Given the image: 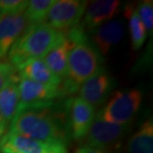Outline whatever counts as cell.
Wrapping results in <instances>:
<instances>
[{"mask_svg":"<svg viewBox=\"0 0 153 153\" xmlns=\"http://www.w3.org/2000/svg\"><path fill=\"white\" fill-rule=\"evenodd\" d=\"M124 15L128 20V29H129L132 49L133 50H138L144 44L147 32H146L144 25L140 20L138 14L136 12V9L133 7V5L127 4L125 6Z\"/></svg>","mask_w":153,"mask_h":153,"instance_id":"cell-18","label":"cell"},{"mask_svg":"<svg viewBox=\"0 0 153 153\" xmlns=\"http://www.w3.org/2000/svg\"><path fill=\"white\" fill-rule=\"evenodd\" d=\"M87 3L79 0H55L46 17V23L59 32H68L78 26Z\"/></svg>","mask_w":153,"mask_h":153,"instance_id":"cell-5","label":"cell"},{"mask_svg":"<svg viewBox=\"0 0 153 153\" xmlns=\"http://www.w3.org/2000/svg\"><path fill=\"white\" fill-rule=\"evenodd\" d=\"M55 0H30L25 9V14L31 25L44 23L48 12Z\"/></svg>","mask_w":153,"mask_h":153,"instance_id":"cell-19","label":"cell"},{"mask_svg":"<svg viewBox=\"0 0 153 153\" xmlns=\"http://www.w3.org/2000/svg\"><path fill=\"white\" fill-rule=\"evenodd\" d=\"M91 32L94 46L100 54L105 55L123 38L124 24L120 19L106 21Z\"/></svg>","mask_w":153,"mask_h":153,"instance_id":"cell-12","label":"cell"},{"mask_svg":"<svg viewBox=\"0 0 153 153\" xmlns=\"http://www.w3.org/2000/svg\"><path fill=\"white\" fill-rule=\"evenodd\" d=\"M19 88V105L17 111L27 108H40L52 103V100L59 97V88L39 84L32 79L20 76L18 82Z\"/></svg>","mask_w":153,"mask_h":153,"instance_id":"cell-8","label":"cell"},{"mask_svg":"<svg viewBox=\"0 0 153 153\" xmlns=\"http://www.w3.org/2000/svg\"><path fill=\"white\" fill-rule=\"evenodd\" d=\"M127 153H153V123L147 119L131 136L127 145Z\"/></svg>","mask_w":153,"mask_h":153,"instance_id":"cell-17","label":"cell"},{"mask_svg":"<svg viewBox=\"0 0 153 153\" xmlns=\"http://www.w3.org/2000/svg\"><path fill=\"white\" fill-rule=\"evenodd\" d=\"M17 71H19L20 76L54 88H59L62 84V81L50 71L43 59L30 60L17 69Z\"/></svg>","mask_w":153,"mask_h":153,"instance_id":"cell-15","label":"cell"},{"mask_svg":"<svg viewBox=\"0 0 153 153\" xmlns=\"http://www.w3.org/2000/svg\"><path fill=\"white\" fill-rule=\"evenodd\" d=\"M16 71L10 63L0 61V90L10 82H19L20 76L16 75Z\"/></svg>","mask_w":153,"mask_h":153,"instance_id":"cell-21","label":"cell"},{"mask_svg":"<svg viewBox=\"0 0 153 153\" xmlns=\"http://www.w3.org/2000/svg\"><path fill=\"white\" fill-rule=\"evenodd\" d=\"M120 2L116 0H97L91 1L85 11L82 27L84 30L93 31L97 27L111 19L118 12Z\"/></svg>","mask_w":153,"mask_h":153,"instance_id":"cell-14","label":"cell"},{"mask_svg":"<svg viewBox=\"0 0 153 153\" xmlns=\"http://www.w3.org/2000/svg\"><path fill=\"white\" fill-rule=\"evenodd\" d=\"M141 102L142 93L137 88L116 91L97 115L111 123L130 124Z\"/></svg>","mask_w":153,"mask_h":153,"instance_id":"cell-4","label":"cell"},{"mask_svg":"<svg viewBox=\"0 0 153 153\" xmlns=\"http://www.w3.org/2000/svg\"><path fill=\"white\" fill-rule=\"evenodd\" d=\"M61 35L62 32L53 29L46 22L31 25L12 45L8 52V63L17 70L30 60L43 59Z\"/></svg>","mask_w":153,"mask_h":153,"instance_id":"cell-3","label":"cell"},{"mask_svg":"<svg viewBox=\"0 0 153 153\" xmlns=\"http://www.w3.org/2000/svg\"><path fill=\"white\" fill-rule=\"evenodd\" d=\"M73 46L65 33L62 32L51 50L45 55L43 61L53 74L61 81L68 79V55Z\"/></svg>","mask_w":153,"mask_h":153,"instance_id":"cell-13","label":"cell"},{"mask_svg":"<svg viewBox=\"0 0 153 153\" xmlns=\"http://www.w3.org/2000/svg\"><path fill=\"white\" fill-rule=\"evenodd\" d=\"M28 2V0H0V14L24 12Z\"/></svg>","mask_w":153,"mask_h":153,"instance_id":"cell-22","label":"cell"},{"mask_svg":"<svg viewBox=\"0 0 153 153\" xmlns=\"http://www.w3.org/2000/svg\"><path fill=\"white\" fill-rule=\"evenodd\" d=\"M68 108L70 129L73 138L76 140L85 138L96 117L94 108L79 97L70 100Z\"/></svg>","mask_w":153,"mask_h":153,"instance_id":"cell-11","label":"cell"},{"mask_svg":"<svg viewBox=\"0 0 153 153\" xmlns=\"http://www.w3.org/2000/svg\"><path fill=\"white\" fill-rule=\"evenodd\" d=\"M76 153H105L102 149H99V148H94V147H91V146H88L85 145L84 147L79 148Z\"/></svg>","mask_w":153,"mask_h":153,"instance_id":"cell-23","label":"cell"},{"mask_svg":"<svg viewBox=\"0 0 153 153\" xmlns=\"http://www.w3.org/2000/svg\"><path fill=\"white\" fill-rule=\"evenodd\" d=\"M136 12L144 25L146 32L151 34L153 30V2L151 0L140 2L136 8Z\"/></svg>","mask_w":153,"mask_h":153,"instance_id":"cell-20","label":"cell"},{"mask_svg":"<svg viewBox=\"0 0 153 153\" xmlns=\"http://www.w3.org/2000/svg\"><path fill=\"white\" fill-rule=\"evenodd\" d=\"M129 124H115L103 120L96 114L94 122L85 136L88 146L105 151V148L117 144L127 131Z\"/></svg>","mask_w":153,"mask_h":153,"instance_id":"cell-7","label":"cell"},{"mask_svg":"<svg viewBox=\"0 0 153 153\" xmlns=\"http://www.w3.org/2000/svg\"><path fill=\"white\" fill-rule=\"evenodd\" d=\"M73 43L68 55V79L73 84L81 87L85 79L102 68V55L96 47L88 42L82 26L65 32Z\"/></svg>","mask_w":153,"mask_h":153,"instance_id":"cell-2","label":"cell"},{"mask_svg":"<svg viewBox=\"0 0 153 153\" xmlns=\"http://www.w3.org/2000/svg\"><path fill=\"white\" fill-rule=\"evenodd\" d=\"M19 82H10L0 90V112L9 125L17 112L19 105Z\"/></svg>","mask_w":153,"mask_h":153,"instance_id":"cell-16","label":"cell"},{"mask_svg":"<svg viewBox=\"0 0 153 153\" xmlns=\"http://www.w3.org/2000/svg\"><path fill=\"white\" fill-rule=\"evenodd\" d=\"M114 85V79L102 67L81 85L79 88V97L94 108H100L108 99Z\"/></svg>","mask_w":153,"mask_h":153,"instance_id":"cell-9","label":"cell"},{"mask_svg":"<svg viewBox=\"0 0 153 153\" xmlns=\"http://www.w3.org/2000/svg\"><path fill=\"white\" fill-rule=\"evenodd\" d=\"M6 128H7V123L5 122L1 112H0V139H1V137L5 134Z\"/></svg>","mask_w":153,"mask_h":153,"instance_id":"cell-24","label":"cell"},{"mask_svg":"<svg viewBox=\"0 0 153 153\" xmlns=\"http://www.w3.org/2000/svg\"><path fill=\"white\" fill-rule=\"evenodd\" d=\"M2 153H67L66 144L47 143L14 132H5L0 139Z\"/></svg>","mask_w":153,"mask_h":153,"instance_id":"cell-6","label":"cell"},{"mask_svg":"<svg viewBox=\"0 0 153 153\" xmlns=\"http://www.w3.org/2000/svg\"><path fill=\"white\" fill-rule=\"evenodd\" d=\"M52 105L27 108L18 111L9 124L10 132L47 143H66L65 130L49 111Z\"/></svg>","mask_w":153,"mask_h":153,"instance_id":"cell-1","label":"cell"},{"mask_svg":"<svg viewBox=\"0 0 153 153\" xmlns=\"http://www.w3.org/2000/svg\"><path fill=\"white\" fill-rule=\"evenodd\" d=\"M31 26L25 12L0 14V61L8 55L12 45Z\"/></svg>","mask_w":153,"mask_h":153,"instance_id":"cell-10","label":"cell"}]
</instances>
